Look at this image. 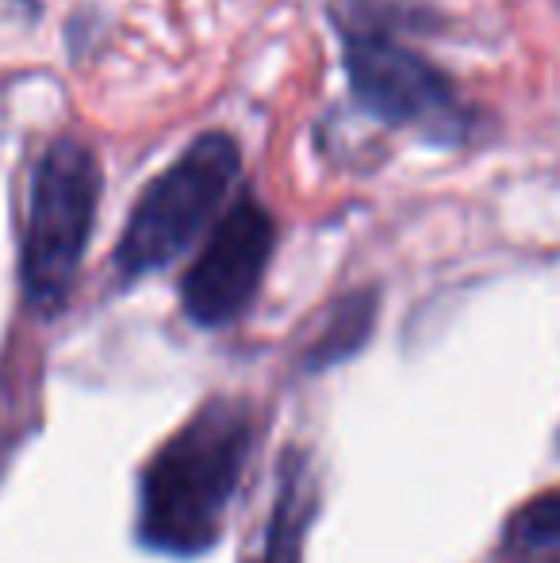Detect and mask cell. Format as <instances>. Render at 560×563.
Wrapping results in <instances>:
<instances>
[{
	"mask_svg": "<svg viewBox=\"0 0 560 563\" xmlns=\"http://www.w3.org/2000/svg\"><path fill=\"white\" fill-rule=\"evenodd\" d=\"M250 452L254 407L231 395L204 402L142 467L139 541L162 556H204L223 537Z\"/></svg>",
	"mask_w": 560,
	"mask_h": 563,
	"instance_id": "1",
	"label": "cell"
},
{
	"mask_svg": "<svg viewBox=\"0 0 560 563\" xmlns=\"http://www.w3.org/2000/svg\"><path fill=\"white\" fill-rule=\"evenodd\" d=\"M345 38V77L365 112L388 126H415L426 139L461 142L469 115L453 81L433 62L415 54L388 31H350Z\"/></svg>",
	"mask_w": 560,
	"mask_h": 563,
	"instance_id": "4",
	"label": "cell"
},
{
	"mask_svg": "<svg viewBox=\"0 0 560 563\" xmlns=\"http://www.w3.org/2000/svg\"><path fill=\"white\" fill-rule=\"evenodd\" d=\"M507 549L523 556H560V487L526 503L507 521Z\"/></svg>",
	"mask_w": 560,
	"mask_h": 563,
	"instance_id": "8",
	"label": "cell"
},
{
	"mask_svg": "<svg viewBox=\"0 0 560 563\" xmlns=\"http://www.w3.org/2000/svg\"><path fill=\"white\" fill-rule=\"evenodd\" d=\"M273 250L277 223L270 211L250 196L234 203L180 280V307L188 319L208 330L239 319L262 288Z\"/></svg>",
	"mask_w": 560,
	"mask_h": 563,
	"instance_id": "5",
	"label": "cell"
},
{
	"mask_svg": "<svg viewBox=\"0 0 560 563\" xmlns=\"http://www.w3.org/2000/svg\"><path fill=\"white\" fill-rule=\"evenodd\" d=\"M376 311H381V296L373 288H361L353 296H345L342 303L330 311V319L322 322L319 338L311 341L304 356V368L322 372L334 368V364L350 361L365 349V341L376 330Z\"/></svg>",
	"mask_w": 560,
	"mask_h": 563,
	"instance_id": "7",
	"label": "cell"
},
{
	"mask_svg": "<svg viewBox=\"0 0 560 563\" xmlns=\"http://www.w3.org/2000/svg\"><path fill=\"white\" fill-rule=\"evenodd\" d=\"M242 169L239 142L227 131H208L142 192L116 245V268L128 280L162 273L216 219Z\"/></svg>",
	"mask_w": 560,
	"mask_h": 563,
	"instance_id": "3",
	"label": "cell"
},
{
	"mask_svg": "<svg viewBox=\"0 0 560 563\" xmlns=\"http://www.w3.org/2000/svg\"><path fill=\"white\" fill-rule=\"evenodd\" d=\"M100 203V162L85 142L54 139L31 177V208L23 230V296L43 319L58 314L74 291L89 250Z\"/></svg>",
	"mask_w": 560,
	"mask_h": 563,
	"instance_id": "2",
	"label": "cell"
},
{
	"mask_svg": "<svg viewBox=\"0 0 560 563\" xmlns=\"http://www.w3.org/2000/svg\"><path fill=\"white\" fill-rule=\"evenodd\" d=\"M557 563H560V560H557Z\"/></svg>",
	"mask_w": 560,
	"mask_h": 563,
	"instance_id": "9",
	"label": "cell"
},
{
	"mask_svg": "<svg viewBox=\"0 0 560 563\" xmlns=\"http://www.w3.org/2000/svg\"><path fill=\"white\" fill-rule=\"evenodd\" d=\"M315 506H319L315 475L307 467L304 452L292 449L281 460L270 526H265L262 549L254 552L250 563H304V541H307V529H311Z\"/></svg>",
	"mask_w": 560,
	"mask_h": 563,
	"instance_id": "6",
	"label": "cell"
}]
</instances>
